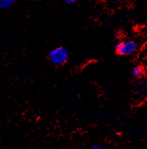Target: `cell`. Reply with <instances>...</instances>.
<instances>
[{"mask_svg": "<svg viewBox=\"0 0 147 149\" xmlns=\"http://www.w3.org/2000/svg\"><path fill=\"white\" fill-rule=\"evenodd\" d=\"M50 61L54 65H63L66 63L68 58V50L64 47H59L57 48L52 50L49 54Z\"/></svg>", "mask_w": 147, "mask_h": 149, "instance_id": "6da1fadb", "label": "cell"}, {"mask_svg": "<svg viewBox=\"0 0 147 149\" xmlns=\"http://www.w3.org/2000/svg\"><path fill=\"white\" fill-rule=\"evenodd\" d=\"M138 46L134 41L128 40L123 42H119L115 45V51L116 52L122 55V56H128L131 55L132 53L137 52Z\"/></svg>", "mask_w": 147, "mask_h": 149, "instance_id": "7a4b0ae2", "label": "cell"}, {"mask_svg": "<svg viewBox=\"0 0 147 149\" xmlns=\"http://www.w3.org/2000/svg\"><path fill=\"white\" fill-rule=\"evenodd\" d=\"M16 0H0V8H9L16 3Z\"/></svg>", "mask_w": 147, "mask_h": 149, "instance_id": "3957f363", "label": "cell"}, {"mask_svg": "<svg viewBox=\"0 0 147 149\" xmlns=\"http://www.w3.org/2000/svg\"><path fill=\"white\" fill-rule=\"evenodd\" d=\"M143 74V69L141 67H136L132 70V75L135 77H139Z\"/></svg>", "mask_w": 147, "mask_h": 149, "instance_id": "277c9868", "label": "cell"}, {"mask_svg": "<svg viewBox=\"0 0 147 149\" xmlns=\"http://www.w3.org/2000/svg\"><path fill=\"white\" fill-rule=\"evenodd\" d=\"M89 149H106L104 148L103 146L99 145V144H94V145H93Z\"/></svg>", "mask_w": 147, "mask_h": 149, "instance_id": "5b68a950", "label": "cell"}, {"mask_svg": "<svg viewBox=\"0 0 147 149\" xmlns=\"http://www.w3.org/2000/svg\"><path fill=\"white\" fill-rule=\"evenodd\" d=\"M67 3H74L76 0H65Z\"/></svg>", "mask_w": 147, "mask_h": 149, "instance_id": "8992f818", "label": "cell"}, {"mask_svg": "<svg viewBox=\"0 0 147 149\" xmlns=\"http://www.w3.org/2000/svg\"><path fill=\"white\" fill-rule=\"evenodd\" d=\"M115 1H116V2H122L123 0H115Z\"/></svg>", "mask_w": 147, "mask_h": 149, "instance_id": "52a82bcc", "label": "cell"}]
</instances>
